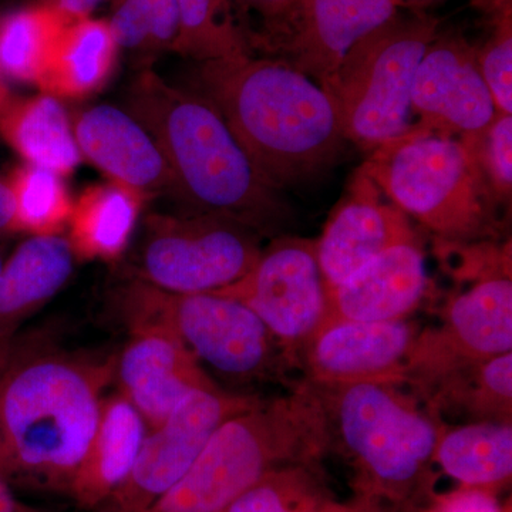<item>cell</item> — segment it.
Segmentation results:
<instances>
[{
  "mask_svg": "<svg viewBox=\"0 0 512 512\" xmlns=\"http://www.w3.org/2000/svg\"><path fill=\"white\" fill-rule=\"evenodd\" d=\"M188 82L218 110L276 190L325 170L346 143L332 97L284 60H208L197 63Z\"/></svg>",
  "mask_w": 512,
  "mask_h": 512,
  "instance_id": "cell-1",
  "label": "cell"
},
{
  "mask_svg": "<svg viewBox=\"0 0 512 512\" xmlns=\"http://www.w3.org/2000/svg\"><path fill=\"white\" fill-rule=\"evenodd\" d=\"M126 111L141 124L170 167L181 212L214 215L276 237L291 208L266 183L218 110L183 87L143 70L127 90Z\"/></svg>",
  "mask_w": 512,
  "mask_h": 512,
  "instance_id": "cell-2",
  "label": "cell"
},
{
  "mask_svg": "<svg viewBox=\"0 0 512 512\" xmlns=\"http://www.w3.org/2000/svg\"><path fill=\"white\" fill-rule=\"evenodd\" d=\"M114 357L40 346L0 369V473L69 490L99 424Z\"/></svg>",
  "mask_w": 512,
  "mask_h": 512,
  "instance_id": "cell-3",
  "label": "cell"
},
{
  "mask_svg": "<svg viewBox=\"0 0 512 512\" xmlns=\"http://www.w3.org/2000/svg\"><path fill=\"white\" fill-rule=\"evenodd\" d=\"M305 382L325 414L329 451L353 468L357 498L404 508L429 497L434 453L447 427L437 414L402 384Z\"/></svg>",
  "mask_w": 512,
  "mask_h": 512,
  "instance_id": "cell-4",
  "label": "cell"
},
{
  "mask_svg": "<svg viewBox=\"0 0 512 512\" xmlns=\"http://www.w3.org/2000/svg\"><path fill=\"white\" fill-rule=\"evenodd\" d=\"M329 453L325 414L311 386L258 400L229 417L167 494L146 512H220L279 467L319 463Z\"/></svg>",
  "mask_w": 512,
  "mask_h": 512,
  "instance_id": "cell-5",
  "label": "cell"
},
{
  "mask_svg": "<svg viewBox=\"0 0 512 512\" xmlns=\"http://www.w3.org/2000/svg\"><path fill=\"white\" fill-rule=\"evenodd\" d=\"M387 200L448 244L495 238L497 201L468 138L410 124L362 165Z\"/></svg>",
  "mask_w": 512,
  "mask_h": 512,
  "instance_id": "cell-6",
  "label": "cell"
},
{
  "mask_svg": "<svg viewBox=\"0 0 512 512\" xmlns=\"http://www.w3.org/2000/svg\"><path fill=\"white\" fill-rule=\"evenodd\" d=\"M128 329L170 333L202 367L238 384L284 383L295 387V367L275 336L244 303L217 293H173L131 279L117 292Z\"/></svg>",
  "mask_w": 512,
  "mask_h": 512,
  "instance_id": "cell-7",
  "label": "cell"
},
{
  "mask_svg": "<svg viewBox=\"0 0 512 512\" xmlns=\"http://www.w3.org/2000/svg\"><path fill=\"white\" fill-rule=\"evenodd\" d=\"M439 32L434 16L400 10L346 53L322 86L346 141L370 153L409 128L414 74Z\"/></svg>",
  "mask_w": 512,
  "mask_h": 512,
  "instance_id": "cell-8",
  "label": "cell"
},
{
  "mask_svg": "<svg viewBox=\"0 0 512 512\" xmlns=\"http://www.w3.org/2000/svg\"><path fill=\"white\" fill-rule=\"evenodd\" d=\"M261 235L238 222L190 212L144 221L133 278L173 293H212L239 281L262 252Z\"/></svg>",
  "mask_w": 512,
  "mask_h": 512,
  "instance_id": "cell-9",
  "label": "cell"
},
{
  "mask_svg": "<svg viewBox=\"0 0 512 512\" xmlns=\"http://www.w3.org/2000/svg\"><path fill=\"white\" fill-rule=\"evenodd\" d=\"M474 285L447 303L437 328L419 330L404 384L420 393L440 377L512 349L511 258L468 275Z\"/></svg>",
  "mask_w": 512,
  "mask_h": 512,
  "instance_id": "cell-10",
  "label": "cell"
},
{
  "mask_svg": "<svg viewBox=\"0 0 512 512\" xmlns=\"http://www.w3.org/2000/svg\"><path fill=\"white\" fill-rule=\"evenodd\" d=\"M244 303L275 336L293 367L318 328L325 285L316 239L275 237L235 284L212 292Z\"/></svg>",
  "mask_w": 512,
  "mask_h": 512,
  "instance_id": "cell-11",
  "label": "cell"
},
{
  "mask_svg": "<svg viewBox=\"0 0 512 512\" xmlns=\"http://www.w3.org/2000/svg\"><path fill=\"white\" fill-rule=\"evenodd\" d=\"M258 399L221 387L192 390L163 423L148 429L130 474L101 512H146L153 507L188 473L214 431Z\"/></svg>",
  "mask_w": 512,
  "mask_h": 512,
  "instance_id": "cell-12",
  "label": "cell"
},
{
  "mask_svg": "<svg viewBox=\"0 0 512 512\" xmlns=\"http://www.w3.org/2000/svg\"><path fill=\"white\" fill-rule=\"evenodd\" d=\"M404 8L403 0H295L252 52L284 60L322 87L356 42Z\"/></svg>",
  "mask_w": 512,
  "mask_h": 512,
  "instance_id": "cell-13",
  "label": "cell"
},
{
  "mask_svg": "<svg viewBox=\"0 0 512 512\" xmlns=\"http://www.w3.org/2000/svg\"><path fill=\"white\" fill-rule=\"evenodd\" d=\"M414 126L460 138L478 137L497 116L477 62V47L456 32H439L414 74Z\"/></svg>",
  "mask_w": 512,
  "mask_h": 512,
  "instance_id": "cell-14",
  "label": "cell"
},
{
  "mask_svg": "<svg viewBox=\"0 0 512 512\" xmlns=\"http://www.w3.org/2000/svg\"><path fill=\"white\" fill-rule=\"evenodd\" d=\"M318 242L325 288H335L377 256L400 245H421L409 218L357 168Z\"/></svg>",
  "mask_w": 512,
  "mask_h": 512,
  "instance_id": "cell-15",
  "label": "cell"
},
{
  "mask_svg": "<svg viewBox=\"0 0 512 512\" xmlns=\"http://www.w3.org/2000/svg\"><path fill=\"white\" fill-rule=\"evenodd\" d=\"M417 333V325L406 319L339 323L308 340L296 367L312 383L404 386V367Z\"/></svg>",
  "mask_w": 512,
  "mask_h": 512,
  "instance_id": "cell-16",
  "label": "cell"
},
{
  "mask_svg": "<svg viewBox=\"0 0 512 512\" xmlns=\"http://www.w3.org/2000/svg\"><path fill=\"white\" fill-rule=\"evenodd\" d=\"M114 362L119 392L146 419L148 427L163 423L185 397L197 389H220L207 370L170 333L131 328Z\"/></svg>",
  "mask_w": 512,
  "mask_h": 512,
  "instance_id": "cell-17",
  "label": "cell"
},
{
  "mask_svg": "<svg viewBox=\"0 0 512 512\" xmlns=\"http://www.w3.org/2000/svg\"><path fill=\"white\" fill-rule=\"evenodd\" d=\"M429 286L421 245L389 249L343 284L325 288L322 318L312 336L339 323L407 318L423 301Z\"/></svg>",
  "mask_w": 512,
  "mask_h": 512,
  "instance_id": "cell-18",
  "label": "cell"
},
{
  "mask_svg": "<svg viewBox=\"0 0 512 512\" xmlns=\"http://www.w3.org/2000/svg\"><path fill=\"white\" fill-rule=\"evenodd\" d=\"M73 130L82 157L110 181L146 200L160 195L173 200V175L160 147L128 111L110 104L90 107L77 116Z\"/></svg>",
  "mask_w": 512,
  "mask_h": 512,
  "instance_id": "cell-19",
  "label": "cell"
},
{
  "mask_svg": "<svg viewBox=\"0 0 512 512\" xmlns=\"http://www.w3.org/2000/svg\"><path fill=\"white\" fill-rule=\"evenodd\" d=\"M148 429L123 394L104 397L96 433L67 490L74 500L83 508L103 507L130 474Z\"/></svg>",
  "mask_w": 512,
  "mask_h": 512,
  "instance_id": "cell-20",
  "label": "cell"
},
{
  "mask_svg": "<svg viewBox=\"0 0 512 512\" xmlns=\"http://www.w3.org/2000/svg\"><path fill=\"white\" fill-rule=\"evenodd\" d=\"M76 259L62 235H33L5 259L0 271V340L62 291Z\"/></svg>",
  "mask_w": 512,
  "mask_h": 512,
  "instance_id": "cell-21",
  "label": "cell"
},
{
  "mask_svg": "<svg viewBox=\"0 0 512 512\" xmlns=\"http://www.w3.org/2000/svg\"><path fill=\"white\" fill-rule=\"evenodd\" d=\"M146 198L126 185L96 184L73 202L69 242L77 259L114 262L127 251Z\"/></svg>",
  "mask_w": 512,
  "mask_h": 512,
  "instance_id": "cell-22",
  "label": "cell"
},
{
  "mask_svg": "<svg viewBox=\"0 0 512 512\" xmlns=\"http://www.w3.org/2000/svg\"><path fill=\"white\" fill-rule=\"evenodd\" d=\"M0 134L26 163L59 175L73 173L83 158L69 114L50 94L10 101L0 113Z\"/></svg>",
  "mask_w": 512,
  "mask_h": 512,
  "instance_id": "cell-23",
  "label": "cell"
},
{
  "mask_svg": "<svg viewBox=\"0 0 512 512\" xmlns=\"http://www.w3.org/2000/svg\"><path fill=\"white\" fill-rule=\"evenodd\" d=\"M117 46L107 20L83 18L64 28L49 69L40 82L43 93L57 99H84L109 82Z\"/></svg>",
  "mask_w": 512,
  "mask_h": 512,
  "instance_id": "cell-24",
  "label": "cell"
},
{
  "mask_svg": "<svg viewBox=\"0 0 512 512\" xmlns=\"http://www.w3.org/2000/svg\"><path fill=\"white\" fill-rule=\"evenodd\" d=\"M414 396L439 417L458 412L476 421L511 423L512 353L454 370Z\"/></svg>",
  "mask_w": 512,
  "mask_h": 512,
  "instance_id": "cell-25",
  "label": "cell"
},
{
  "mask_svg": "<svg viewBox=\"0 0 512 512\" xmlns=\"http://www.w3.org/2000/svg\"><path fill=\"white\" fill-rule=\"evenodd\" d=\"M434 463L463 487L495 490L512 474V426L501 421H474L446 427Z\"/></svg>",
  "mask_w": 512,
  "mask_h": 512,
  "instance_id": "cell-26",
  "label": "cell"
},
{
  "mask_svg": "<svg viewBox=\"0 0 512 512\" xmlns=\"http://www.w3.org/2000/svg\"><path fill=\"white\" fill-rule=\"evenodd\" d=\"M220 512L386 511L360 498L352 504L340 503L320 473L319 463H299L272 470Z\"/></svg>",
  "mask_w": 512,
  "mask_h": 512,
  "instance_id": "cell-27",
  "label": "cell"
},
{
  "mask_svg": "<svg viewBox=\"0 0 512 512\" xmlns=\"http://www.w3.org/2000/svg\"><path fill=\"white\" fill-rule=\"evenodd\" d=\"M69 23L45 3L6 16L0 22V76L39 86Z\"/></svg>",
  "mask_w": 512,
  "mask_h": 512,
  "instance_id": "cell-28",
  "label": "cell"
},
{
  "mask_svg": "<svg viewBox=\"0 0 512 512\" xmlns=\"http://www.w3.org/2000/svg\"><path fill=\"white\" fill-rule=\"evenodd\" d=\"M180 30L173 52L194 62L251 55L231 0H177Z\"/></svg>",
  "mask_w": 512,
  "mask_h": 512,
  "instance_id": "cell-29",
  "label": "cell"
},
{
  "mask_svg": "<svg viewBox=\"0 0 512 512\" xmlns=\"http://www.w3.org/2000/svg\"><path fill=\"white\" fill-rule=\"evenodd\" d=\"M15 200L16 228L32 235H60L69 224L73 201L62 175L26 164L8 181Z\"/></svg>",
  "mask_w": 512,
  "mask_h": 512,
  "instance_id": "cell-30",
  "label": "cell"
},
{
  "mask_svg": "<svg viewBox=\"0 0 512 512\" xmlns=\"http://www.w3.org/2000/svg\"><path fill=\"white\" fill-rule=\"evenodd\" d=\"M109 25L119 49L173 50L180 30L177 0H119Z\"/></svg>",
  "mask_w": 512,
  "mask_h": 512,
  "instance_id": "cell-31",
  "label": "cell"
},
{
  "mask_svg": "<svg viewBox=\"0 0 512 512\" xmlns=\"http://www.w3.org/2000/svg\"><path fill=\"white\" fill-rule=\"evenodd\" d=\"M478 164L498 205H510L512 195V114L497 113L490 127L470 137Z\"/></svg>",
  "mask_w": 512,
  "mask_h": 512,
  "instance_id": "cell-32",
  "label": "cell"
},
{
  "mask_svg": "<svg viewBox=\"0 0 512 512\" xmlns=\"http://www.w3.org/2000/svg\"><path fill=\"white\" fill-rule=\"evenodd\" d=\"M477 62L498 113L512 114V18L491 25Z\"/></svg>",
  "mask_w": 512,
  "mask_h": 512,
  "instance_id": "cell-33",
  "label": "cell"
},
{
  "mask_svg": "<svg viewBox=\"0 0 512 512\" xmlns=\"http://www.w3.org/2000/svg\"><path fill=\"white\" fill-rule=\"evenodd\" d=\"M235 19L247 42L249 52L259 39H262L285 13L295 0H231Z\"/></svg>",
  "mask_w": 512,
  "mask_h": 512,
  "instance_id": "cell-34",
  "label": "cell"
},
{
  "mask_svg": "<svg viewBox=\"0 0 512 512\" xmlns=\"http://www.w3.org/2000/svg\"><path fill=\"white\" fill-rule=\"evenodd\" d=\"M421 512H503L493 490L463 487L429 500Z\"/></svg>",
  "mask_w": 512,
  "mask_h": 512,
  "instance_id": "cell-35",
  "label": "cell"
},
{
  "mask_svg": "<svg viewBox=\"0 0 512 512\" xmlns=\"http://www.w3.org/2000/svg\"><path fill=\"white\" fill-rule=\"evenodd\" d=\"M104 0H49L45 5L52 6L67 20L89 18L90 13Z\"/></svg>",
  "mask_w": 512,
  "mask_h": 512,
  "instance_id": "cell-36",
  "label": "cell"
},
{
  "mask_svg": "<svg viewBox=\"0 0 512 512\" xmlns=\"http://www.w3.org/2000/svg\"><path fill=\"white\" fill-rule=\"evenodd\" d=\"M12 231H18L15 200H13L8 181H0V235Z\"/></svg>",
  "mask_w": 512,
  "mask_h": 512,
  "instance_id": "cell-37",
  "label": "cell"
},
{
  "mask_svg": "<svg viewBox=\"0 0 512 512\" xmlns=\"http://www.w3.org/2000/svg\"><path fill=\"white\" fill-rule=\"evenodd\" d=\"M471 6L483 13L490 25L512 18V0H471Z\"/></svg>",
  "mask_w": 512,
  "mask_h": 512,
  "instance_id": "cell-38",
  "label": "cell"
},
{
  "mask_svg": "<svg viewBox=\"0 0 512 512\" xmlns=\"http://www.w3.org/2000/svg\"><path fill=\"white\" fill-rule=\"evenodd\" d=\"M0 512H39L20 503L10 487L8 478L0 473Z\"/></svg>",
  "mask_w": 512,
  "mask_h": 512,
  "instance_id": "cell-39",
  "label": "cell"
},
{
  "mask_svg": "<svg viewBox=\"0 0 512 512\" xmlns=\"http://www.w3.org/2000/svg\"><path fill=\"white\" fill-rule=\"evenodd\" d=\"M10 101H12V97H10L8 86H6L5 79L0 76V113L9 106Z\"/></svg>",
  "mask_w": 512,
  "mask_h": 512,
  "instance_id": "cell-40",
  "label": "cell"
},
{
  "mask_svg": "<svg viewBox=\"0 0 512 512\" xmlns=\"http://www.w3.org/2000/svg\"><path fill=\"white\" fill-rule=\"evenodd\" d=\"M437 2V0H403L404 5H426V3Z\"/></svg>",
  "mask_w": 512,
  "mask_h": 512,
  "instance_id": "cell-41",
  "label": "cell"
},
{
  "mask_svg": "<svg viewBox=\"0 0 512 512\" xmlns=\"http://www.w3.org/2000/svg\"><path fill=\"white\" fill-rule=\"evenodd\" d=\"M3 262H5V258H3L2 252H0V271H2Z\"/></svg>",
  "mask_w": 512,
  "mask_h": 512,
  "instance_id": "cell-42",
  "label": "cell"
},
{
  "mask_svg": "<svg viewBox=\"0 0 512 512\" xmlns=\"http://www.w3.org/2000/svg\"><path fill=\"white\" fill-rule=\"evenodd\" d=\"M47 2H49V0H46V2H45V3H47Z\"/></svg>",
  "mask_w": 512,
  "mask_h": 512,
  "instance_id": "cell-43",
  "label": "cell"
}]
</instances>
